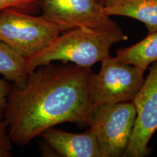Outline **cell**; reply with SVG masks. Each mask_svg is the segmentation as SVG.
Here are the masks:
<instances>
[{
	"instance_id": "obj_2",
	"label": "cell",
	"mask_w": 157,
	"mask_h": 157,
	"mask_svg": "<svg viewBox=\"0 0 157 157\" xmlns=\"http://www.w3.org/2000/svg\"><path fill=\"white\" fill-rule=\"evenodd\" d=\"M127 39L125 34H111L84 28L63 31L42 51L26 59L27 71L29 74L38 66L53 61L91 68L110 56V49L113 44Z\"/></svg>"
},
{
	"instance_id": "obj_15",
	"label": "cell",
	"mask_w": 157,
	"mask_h": 157,
	"mask_svg": "<svg viewBox=\"0 0 157 157\" xmlns=\"http://www.w3.org/2000/svg\"><path fill=\"white\" fill-rule=\"evenodd\" d=\"M96 2H97L98 4H100L101 6H103L104 2H105V0H96Z\"/></svg>"
},
{
	"instance_id": "obj_5",
	"label": "cell",
	"mask_w": 157,
	"mask_h": 157,
	"mask_svg": "<svg viewBox=\"0 0 157 157\" xmlns=\"http://www.w3.org/2000/svg\"><path fill=\"white\" fill-rule=\"evenodd\" d=\"M133 101L93 105L90 129L102 157H123L136 120Z\"/></svg>"
},
{
	"instance_id": "obj_11",
	"label": "cell",
	"mask_w": 157,
	"mask_h": 157,
	"mask_svg": "<svg viewBox=\"0 0 157 157\" xmlns=\"http://www.w3.org/2000/svg\"><path fill=\"white\" fill-rule=\"evenodd\" d=\"M0 74L5 79L23 87L29 73L26 58L0 40Z\"/></svg>"
},
{
	"instance_id": "obj_14",
	"label": "cell",
	"mask_w": 157,
	"mask_h": 157,
	"mask_svg": "<svg viewBox=\"0 0 157 157\" xmlns=\"http://www.w3.org/2000/svg\"><path fill=\"white\" fill-rule=\"evenodd\" d=\"M12 83L5 78H0V118H4L7 99L10 93Z\"/></svg>"
},
{
	"instance_id": "obj_13",
	"label": "cell",
	"mask_w": 157,
	"mask_h": 157,
	"mask_svg": "<svg viewBox=\"0 0 157 157\" xmlns=\"http://www.w3.org/2000/svg\"><path fill=\"white\" fill-rule=\"evenodd\" d=\"M13 145L4 118H0V157H11Z\"/></svg>"
},
{
	"instance_id": "obj_10",
	"label": "cell",
	"mask_w": 157,
	"mask_h": 157,
	"mask_svg": "<svg viewBox=\"0 0 157 157\" xmlns=\"http://www.w3.org/2000/svg\"><path fill=\"white\" fill-rule=\"evenodd\" d=\"M116 57L121 62L146 71L151 64L157 61V32L148 34L132 46L119 49Z\"/></svg>"
},
{
	"instance_id": "obj_1",
	"label": "cell",
	"mask_w": 157,
	"mask_h": 157,
	"mask_svg": "<svg viewBox=\"0 0 157 157\" xmlns=\"http://www.w3.org/2000/svg\"><path fill=\"white\" fill-rule=\"evenodd\" d=\"M93 71L72 63L42 65L19 87L12 83L4 113L13 144L25 146L59 124L89 125L93 105L88 93Z\"/></svg>"
},
{
	"instance_id": "obj_9",
	"label": "cell",
	"mask_w": 157,
	"mask_h": 157,
	"mask_svg": "<svg viewBox=\"0 0 157 157\" xmlns=\"http://www.w3.org/2000/svg\"><path fill=\"white\" fill-rule=\"evenodd\" d=\"M103 8L110 17H128L143 23L148 34L157 32V0H105Z\"/></svg>"
},
{
	"instance_id": "obj_6",
	"label": "cell",
	"mask_w": 157,
	"mask_h": 157,
	"mask_svg": "<svg viewBox=\"0 0 157 157\" xmlns=\"http://www.w3.org/2000/svg\"><path fill=\"white\" fill-rule=\"evenodd\" d=\"M39 9L42 16L56 25L61 33L84 28L124 34L96 0H39Z\"/></svg>"
},
{
	"instance_id": "obj_3",
	"label": "cell",
	"mask_w": 157,
	"mask_h": 157,
	"mask_svg": "<svg viewBox=\"0 0 157 157\" xmlns=\"http://www.w3.org/2000/svg\"><path fill=\"white\" fill-rule=\"evenodd\" d=\"M98 74L92 72L88 93L93 105L133 101L144 82L145 71L109 56L101 60Z\"/></svg>"
},
{
	"instance_id": "obj_4",
	"label": "cell",
	"mask_w": 157,
	"mask_h": 157,
	"mask_svg": "<svg viewBox=\"0 0 157 157\" xmlns=\"http://www.w3.org/2000/svg\"><path fill=\"white\" fill-rule=\"evenodd\" d=\"M61 31L43 17L9 8L0 13V40L25 58L42 51Z\"/></svg>"
},
{
	"instance_id": "obj_12",
	"label": "cell",
	"mask_w": 157,
	"mask_h": 157,
	"mask_svg": "<svg viewBox=\"0 0 157 157\" xmlns=\"http://www.w3.org/2000/svg\"><path fill=\"white\" fill-rule=\"evenodd\" d=\"M9 8L34 15L39 9V0H0V13Z\"/></svg>"
},
{
	"instance_id": "obj_7",
	"label": "cell",
	"mask_w": 157,
	"mask_h": 157,
	"mask_svg": "<svg viewBox=\"0 0 157 157\" xmlns=\"http://www.w3.org/2000/svg\"><path fill=\"white\" fill-rule=\"evenodd\" d=\"M133 103L136 108V120L123 157H145L151 154L148 144L157 130V61L149 68Z\"/></svg>"
},
{
	"instance_id": "obj_8",
	"label": "cell",
	"mask_w": 157,
	"mask_h": 157,
	"mask_svg": "<svg viewBox=\"0 0 157 157\" xmlns=\"http://www.w3.org/2000/svg\"><path fill=\"white\" fill-rule=\"evenodd\" d=\"M39 137L58 156L102 157L97 140L90 128L83 133H73L53 127Z\"/></svg>"
}]
</instances>
